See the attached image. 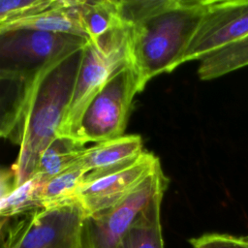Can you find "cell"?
I'll return each mask as SVG.
<instances>
[{
  "label": "cell",
  "mask_w": 248,
  "mask_h": 248,
  "mask_svg": "<svg viewBox=\"0 0 248 248\" xmlns=\"http://www.w3.org/2000/svg\"><path fill=\"white\" fill-rule=\"evenodd\" d=\"M247 36L248 1L209 0L206 12L180 65L192 60H201Z\"/></svg>",
  "instance_id": "8"
},
{
  "label": "cell",
  "mask_w": 248,
  "mask_h": 248,
  "mask_svg": "<svg viewBox=\"0 0 248 248\" xmlns=\"http://www.w3.org/2000/svg\"><path fill=\"white\" fill-rule=\"evenodd\" d=\"M246 66H248V36L201 59L198 75L202 80H210Z\"/></svg>",
  "instance_id": "15"
},
{
  "label": "cell",
  "mask_w": 248,
  "mask_h": 248,
  "mask_svg": "<svg viewBox=\"0 0 248 248\" xmlns=\"http://www.w3.org/2000/svg\"><path fill=\"white\" fill-rule=\"evenodd\" d=\"M87 170L77 162L70 169L46 181L40 191L43 208H52L77 201V195L82 185Z\"/></svg>",
  "instance_id": "14"
},
{
  "label": "cell",
  "mask_w": 248,
  "mask_h": 248,
  "mask_svg": "<svg viewBox=\"0 0 248 248\" xmlns=\"http://www.w3.org/2000/svg\"><path fill=\"white\" fill-rule=\"evenodd\" d=\"M86 215L75 202L1 221V248H81Z\"/></svg>",
  "instance_id": "4"
},
{
  "label": "cell",
  "mask_w": 248,
  "mask_h": 248,
  "mask_svg": "<svg viewBox=\"0 0 248 248\" xmlns=\"http://www.w3.org/2000/svg\"><path fill=\"white\" fill-rule=\"evenodd\" d=\"M137 93V77L127 62L111 75L88 105L80 120L78 141L98 143L123 136Z\"/></svg>",
  "instance_id": "5"
},
{
  "label": "cell",
  "mask_w": 248,
  "mask_h": 248,
  "mask_svg": "<svg viewBox=\"0 0 248 248\" xmlns=\"http://www.w3.org/2000/svg\"><path fill=\"white\" fill-rule=\"evenodd\" d=\"M163 196L160 193L151 201L116 248H165L160 218Z\"/></svg>",
  "instance_id": "12"
},
{
  "label": "cell",
  "mask_w": 248,
  "mask_h": 248,
  "mask_svg": "<svg viewBox=\"0 0 248 248\" xmlns=\"http://www.w3.org/2000/svg\"><path fill=\"white\" fill-rule=\"evenodd\" d=\"M127 62L129 51L126 26H119L96 41L86 42L72 97L57 136L78 141L80 120L88 105L111 75Z\"/></svg>",
  "instance_id": "3"
},
{
  "label": "cell",
  "mask_w": 248,
  "mask_h": 248,
  "mask_svg": "<svg viewBox=\"0 0 248 248\" xmlns=\"http://www.w3.org/2000/svg\"><path fill=\"white\" fill-rule=\"evenodd\" d=\"M43 184L34 175L2 198L0 202L1 217L10 218L43 208L40 201V191Z\"/></svg>",
  "instance_id": "17"
},
{
  "label": "cell",
  "mask_w": 248,
  "mask_h": 248,
  "mask_svg": "<svg viewBox=\"0 0 248 248\" xmlns=\"http://www.w3.org/2000/svg\"><path fill=\"white\" fill-rule=\"evenodd\" d=\"M16 188V176L14 170H3L0 176V194L1 199L9 195Z\"/></svg>",
  "instance_id": "20"
},
{
  "label": "cell",
  "mask_w": 248,
  "mask_h": 248,
  "mask_svg": "<svg viewBox=\"0 0 248 248\" xmlns=\"http://www.w3.org/2000/svg\"><path fill=\"white\" fill-rule=\"evenodd\" d=\"M193 248H248V235L205 233L194 240Z\"/></svg>",
  "instance_id": "19"
},
{
  "label": "cell",
  "mask_w": 248,
  "mask_h": 248,
  "mask_svg": "<svg viewBox=\"0 0 248 248\" xmlns=\"http://www.w3.org/2000/svg\"><path fill=\"white\" fill-rule=\"evenodd\" d=\"M160 165L159 159L144 151L131 166L82 185L77 201L86 217L106 210L125 199Z\"/></svg>",
  "instance_id": "9"
},
{
  "label": "cell",
  "mask_w": 248,
  "mask_h": 248,
  "mask_svg": "<svg viewBox=\"0 0 248 248\" xmlns=\"http://www.w3.org/2000/svg\"><path fill=\"white\" fill-rule=\"evenodd\" d=\"M80 4L81 1L55 0L51 8L36 16L0 24V33L34 30L78 36L88 40L79 16Z\"/></svg>",
  "instance_id": "11"
},
{
  "label": "cell",
  "mask_w": 248,
  "mask_h": 248,
  "mask_svg": "<svg viewBox=\"0 0 248 248\" xmlns=\"http://www.w3.org/2000/svg\"><path fill=\"white\" fill-rule=\"evenodd\" d=\"M1 80L28 77L49 61L74 49L83 47L85 38L34 30L0 33Z\"/></svg>",
  "instance_id": "7"
},
{
  "label": "cell",
  "mask_w": 248,
  "mask_h": 248,
  "mask_svg": "<svg viewBox=\"0 0 248 248\" xmlns=\"http://www.w3.org/2000/svg\"><path fill=\"white\" fill-rule=\"evenodd\" d=\"M143 152L139 135H123L85 148L78 161L87 170L82 185L131 166Z\"/></svg>",
  "instance_id": "10"
},
{
  "label": "cell",
  "mask_w": 248,
  "mask_h": 248,
  "mask_svg": "<svg viewBox=\"0 0 248 248\" xmlns=\"http://www.w3.org/2000/svg\"><path fill=\"white\" fill-rule=\"evenodd\" d=\"M116 1L128 28L129 63L141 92L152 78L180 65L209 0Z\"/></svg>",
  "instance_id": "1"
},
{
  "label": "cell",
  "mask_w": 248,
  "mask_h": 248,
  "mask_svg": "<svg viewBox=\"0 0 248 248\" xmlns=\"http://www.w3.org/2000/svg\"><path fill=\"white\" fill-rule=\"evenodd\" d=\"M54 3L55 0H1L0 24L36 16Z\"/></svg>",
  "instance_id": "18"
},
{
  "label": "cell",
  "mask_w": 248,
  "mask_h": 248,
  "mask_svg": "<svg viewBox=\"0 0 248 248\" xmlns=\"http://www.w3.org/2000/svg\"><path fill=\"white\" fill-rule=\"evenodd\" d=\"M79 16L88 40L96 41L109 31L124 25L116 0L81 1Z\"/></svg>",
  "instance_id": "16"
},
{
  "label": "cell",
  "mask_w": 248,
  "mask_h": 248,
  "mask_svg": "<svg viewBox=\"0 0 248 248\" xmlns=\"http://www.w3.org/2000/svg\"><path fill=\"white\" fill-rule=\"evenodd\" d=\"M84 145L73 139L57 136L43 151L34 175L45 183L51 177L70 169L79 160L86 148Z\"/></svg>",
  "instance_id": "13"
},
{
  "label": "cell",
  "mask_w": 248,
  "mask_h": 248,
  "mask_svg": "<svg viewBox=\"0 0 248 248\" xmlns=\"http://www.w3.org/2000/svg\"><path fill=\"white\" fill-rule=\"evenodd\" d=\"M168 182L159 165L121 202L85 217L81 248H116L151 201L165 192Z\"/></svg>",
  "instance_id": "6"
},
{
  "label": "cell",
  "mask_w": 248,
  "mask_h": 248,
  "mask_svg": "<svg viewBox=\"0 0 248 248\" xmlns=\"http://www.w3.org/2000/svg\"><path fill=\"white\" fill-rule=\"evenodd\" d=\"M82 48L64 55L49 69L28 104L18 157L12 166L16 187L33 177L43 151L58 135L74 90Z\"/></svg>",
  "instance_id": "2"
}]
</instances>
